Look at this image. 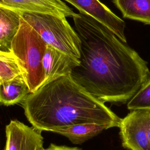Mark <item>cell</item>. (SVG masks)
Masks as SVG:
<instances>
[{
  "label": "cell",
  "instance_id": "15",
  "mask_svg": "<svg viewBox=\"0 0 150 150\" xmlns=\"http://www.w3.org/2000/svg\"><path fill=\"white\" fill-rule=\"evenodd\" d=\"M127 108L130 111H150V79L127 103Z\"/></svg>",
  "mask_w": 150,
  "mask_h": 150
},
{
  "label": "cell",
  "instance_id": "9",
  "mask_svg": "<svg viewBox=\"0 0 150 150\" xmlns=\"http://www.w3.org/2000/svg\"><path fill=\"white\" fill-rule=\"evenodd\" d=\"M79 63V59L47 45L42 60L45 75L44 84L60 77L70 75Z\"/></svg>",
  "mask_w": 150,
  "mask_h": 150
},
{
  "label": "cell",
  "instance_id": "11",
  "mask_svg": "<svg viewBox=\"0 0 150 150\" xmlns=\"http://www.w3.org/2000/svg\"><path fill=\"white\" fill-rule=\"evenodd\" d=\"M30 93L21 74L12 80L0 83V104L6 106L22 102Z\"/></svg>",
  "mask_w": 150,
  "mask_h": 150
},
{
  "label": "cell",
  "instance_id": "12",
  "mask_svg": "<svg viewBox=\"0 0 150 150\" xmlns=\"http://www.w3.org/2000/svg\"><path fill=\"white\" fill-rule=\"evenodd\" d=\"M107 129L108 128L104 125L95 123H84L56 129L53 132L67 138L73 144H81Z\"/></svg>",
  "mask_w": 150,
  "mask_h": 150
},
{
  "label": "cell",
  "instance_id": "17",
  "mask_svg": "<svg viewBox=\"0 0 150 150\" xmlns=\"http://www.w3.org/2000/svg\"><path fill=\"white\" fill-rule=\"evenodd\" d=\"M147 131H148V139H149V144H150V114H149V121H148Z\"/></svg>",
  "mask_w": 150,
  "mask_h": 150
},
{
  "label": "cell",
  "instance_id": "3",
  "mask_svg": "<svg viewBox=\"0 0 150 150\" xmlns=\"http://www.w3.org/2000/svg\"><path fill=\"white\" fill-rule=\"evenodd\" d=\"M46 46L37 32L21 17L20 27L12 42L10 52L18 63L30 93L45 83L42 60Z\"/></svg>",
  "mask_w": 150,
  "mask_h": 150
},
{
  "label": "cell",
  "instance_id": "7",
  "mask_svg": "<svg viewBox=\"0 0 150 150\" xmlns=\"http://www.w3.org/2000/svg\"><path fill=\"white\" fill-rule=\"evenodd\" d=\"M6 143L4 150H42L41 131L17 120H11L5 127Z\"/></svg>",
  "mask_w": 150,
  "mask_h": 150
},
{
  "label": "cell",
  "instance_id": "5",
  "mask_svg": "<svg viewBox=\"0 0 150 150\" xmlns=\"http://www.w3.org/2000/svg\"><path fill=\"white\" fill-rule=\"evenodd\" d=\"M150 111H131L119 126L122 146L128 150H150L148 125Z\"/></svg>",
  "mask_w": 150,
  "mask_h": 150
},
{
  "label": "cell",
  "instance_id": "1",
  "mask_svg": "<svg viewBox=\"0 0 150 150\" xmlns=\"http://www.w3.org/2000/svg\"><path fill=\"white\" fill-rule=\"evenodd\" d=\"M73 19L80 57L71 79L104 103H128L150 79L146 62L91 16L76 13Z\"/></svg>",
  "mask_w": 150,
  "mask_h": 150
},
{
  "label": "cell",
  "instance_id": "2",
  "mask_svg": "<svg viewBox=\"0 0 150 150\" xmlns=\"http://www.w3.org/2000/svg\"><path fill=\"white\" fill-rule=\"evenodd\" d=\"M25 115L32 127L42 131L84 123L108 128L119 127L121 118L104 103L76 84L70 75L60 77L30 93L22 102Z\"/></svg>",
  "mask_w": 150,
  "mask_h": 150
},
{
  "label": "cell",
  "instance_id": "6",
  "mask_svg": "<svg viewBox=\"0 0 150 150\" xmlns=\"http://www.w3.org/2000/svg\"><path fill=\"white\" fill-rule=\"evenodd\" d=\"M77 8L80 13L91 16L127 43L125 23L99 0H64Z\"/></svg>",
  "mask_w": 150,
  "mask_h": 150
},
{
  "label": "cell",
  "instance_id": "8",
  "mask_svg": "<svg viewBox=\"0 0 150 150\" xmlns=\"http://www.w3.org/2000/svg\"><path fill=\"white\" fill-rule=\"evenodd\" d=\"M0 6L21 13H44L65 18L76 13L61 0H0Z\"/></svg>",
  "mask_w": 150,
  "mask_h": 150
},
{
  "label": "cell",
  "instance_id": "13",
  "mask_svg": "<svg viewBox=\"0 0 150 150\" xmlns=\"http://www.w3.org/2000/svg\"><path fill=\"white\" fill-rule=\"evenodd\" d=\"M123 17L150 25V0H112Z\"/></svg>",
  "mask_w": 150,
  "mask_h": 150
},
{
  "label": "cell",
  "instance_id": "4",
  "mask_svg": "<svg viewBox=\"0 0 150 150\" xmlns=\"http://www.w3.org/2000/svg\"><path fill=\"white\" fill-rule=\"evenodd\" d=\"M21 17L49 46L79 59L80 40L65 17L38 12L21 13Z\"/></svg>",
  "mask_w": 150,
  "mask_h": 150
},
{
  "label": "cell",
  "instance_id": "16",
  "mask_svg": "<svg viewBox=\"0 0 150 150\" xmlns=\"http://www.w3.org/2000/svg\"><path fill=\"white\" fill-rule=\"evenodd\" d=\"M42 150H82L77 147H69L64 145H57L51 144L47 148H42Z\"/></svg>",
  "mask_w": 150,
  "mask_h": 150
},
{
  "label": "cell",
  "instance_id": "10",
  "mask_svg": "<svg viewBox=\"0 0 150 150\" xmlns=\"http://www.w3.org/2000/svg\"><path fill=\"white\" fill-rule=\"evenodd\" d=\"M21 13L0 6V50L10 52L21 24Z\"/></svg>",
  "mask_w": 150,
  "mask_h": 150
},
{
  "label": "cell",
  "instance_id": "14",
  "mask_svg": "<svg viewBox=\"0 0 150 150\" xmlns=\"http://www.w3.org/2000/svg\"><path fill=\"white\" fill-rule=\"evenodd\" d=\"M21 74L20 67L12 52L0 50V83Z\"/></svg>",
  "mask_w": 150,
  "mask_h": 150
}]
</instances>
